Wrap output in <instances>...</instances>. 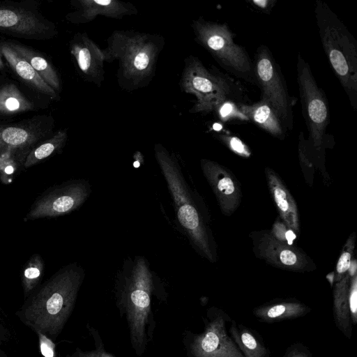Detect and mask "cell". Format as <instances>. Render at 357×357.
<instances>
[{
    "label": "cell",
    "instance_id": "6da1fadb",
    "mask_svg": "<svg viewBox=\"0 0 357 357\" xmlns=\"http://www.w3.org/2000/svg\"><path fill=\"white\" fill-rule=\"evenodd\" d=\"M114 295L120 317L128 326L131 348L141 357L154 339V303L167 298L164 283L144 257H128L116 273Z\"/></svg>",
    "mask_w": 357,
    "mask_h": 357
},
{
    "label": "cell",
    "instance_id": "7a4b0ae2",
    "mask_svg": "<svg viewBox=\"0 0 357 357\" xmlns=\"http://www.w3.org/2000/svg\"><path fill=\"white\" fill-rule=\"evenodd\" d=\"M153 150L182 231L199 255L211 262L215 261V250L204 210L186 181L178 160L161 144H155Z\"/></svg>",
    "mask_w": 357,
    "mask_h": 357
},
{
    "label": "cell",
    "instance_id": "3957f363",
    "mask_svg": "<svg viewBox=\"0 0 357 357\" xmlns=\"http://www.w3.org/2000/svg\"><path fill=\"white\" fill-rule=\"evenodd\" d=\"M165 39L159 34L133 30H116L104 49L107 62L118 61L119 86L132 91L148 86L155 76Z\"/></svg>",
    "mask_w": 357,
    "mask_h": 357
},
{
    "label": "cell",
    "instance_id": "277c9868",
    "mask_svg": "<svg viewBox=\"0 0 357 357\" xmlns=\"http://www.w3.org/2000/svg\"><path fill=\"white\" fill-rule=\"evenodd\" d=\"M84 277V268L76 263L59 270L26 307L27 324L36 332L56 338L73 312Z\"/></svg>",
    "mask_w": 357,
    "mask_h": 357
},
{
    "label": "cell",
    "instance_id": "5b68a950",
    "mask_svg": "<svg viewBox=\"0 0 357 357\" xmlns=\"http://www.w3.org/2000/svg\"><path fill=\"white\" fill-rule=\"evenodd\" d=\"M315 17L324 51L352 107L357 104V43L326 3L316 1Z\"/></svg>",
    "mask_w": 357,
    "mask_h": 357
},
{
    "label": "cell",
    "instance_id": "8992f818",
    "mask_svg": "<svg viewBox=\"0 0 357 357\" xmlns=\"http://www.w3.org/2000/svg\"><path fill=\"white\" fill-rule=\"evenodd\" d=\"M179 85L186 93L195 97L191 113L206 114L227 100L245 103L242 86L234 79L213 67L206 68L196 56L184 60Z\"/></svg>",
    "mask_w": 357,
    "mask_h": 357
},
{
    "label": "cell",
    "instance_id": "52a82bcc",
    "mask_svg": "<svg viewBox=\"0 0 357 357\" xmlns=\"http://www.w3.org/2000/svg\"><path fill=\"white\" fill-rule=\"evenodd\" d=\"M195 40L204 47L226 71L236 77L256 84L253 61L246 50L235 42V33L225 23L202 17L191 24Z\"/></svg>",
    "mask_w": 357,
    "mask_h": 357
},
{
    "label": "cell",
    "instance_id": "ba28073f",
    "mask_svg": "<svg viewBox=\"0 0 357 357\" xmlns=\"http://www.w3.org/2000/svg\"><path fill=\"white\" fill-rule=\"evenodd\" d=\"M204 330L185 329L182 344L188 357H245L229 333L232 318L222 309L211 306L202 317Z\"/></svg>",
    "mask_w": 357,
    "mask_h": 357
},
{
    "label": "cell",
    "instance_id": "9c48e42d",
    "mask_svg": "<svg viewBox=\"0 0 357 357\" xmlns=\"http://www.w3.org/2000/svg\"><path fill=\"white\" fill-rule=\"evenodd\" d=\"M297 82L302 112L313 148L320 151L326 141L330 123L328 103L324 91L317 84L310 65L298 54L296 64Z\"/></svg>",
    "mask_w": 357,
    "mask_h": 357
},
{
    "label": "cell",
    "instance_id": "30bf717a",
    "mask_svg": "<svg viewBox=\"0 0 357 357\" xmlns=\"http://www.w3.org/2000/svg\"><path fill=\"white\" fill-rule=\"evenodd\" d=\"M253 65L261 99L273 108L285 130H291L295 99L289 95L280 68L266 45L257 48Z\"/></svg>",
    "mask_w": 357,
    "mask_h": 357
},
{
    "label": "cell",
    "instance_id": "8fae6325",
    "mask_svg": "<svg viewBox=\"0 0 357 357\" xmlns=\"http://www.w3.org/2000/svg\"><path fill=\"white\" fill-rule=\"evenodd\" d=\"M0 33L45 40L58 34L56 24L45 17L33 1L0 2Z\"/></svg>",
    "mask_w": 357,
    "mask_h": 357
},
{
    "label": "cell",
    "instance_id": "7c38bea8",
    "mask_svg": "<svg viewBox=\"0 0 357 357\" xmlns=\"http://www.w3.org/2000/svg\"><path fill=\"white\" fill-rule=\"evenodd\" d=\"M91 186L84 179L68 181L38 199L27 214L29 220L56 217L79 208L89 198Z\"/></svg>",
    "mask_w": 357,
    "mask_h": 357
},
{
    "label": "cell",
    "instance_id": "4fadbf2b",
    "mask_svg": "<svg viewBox=\"0 0 357 357\" xmlns=\"http://www.w3.org/2000/svg\"><path fill=\"white\" fill-rule=\"evenodd\" d=\"M51 116H38L12 124H0V155L29 153L37 143L51 135Z\"/></svg>",
    "mask_w": 357,
    "mask_h": 357
},
{
    "label": "cell",
    "instance_id": "5bb4252c",
    "mask_svg": "<svg viewBox=\"0 0 357 357\" xmlns=\"http://www.w3.org/2000/svg\"><path fill=\"white\" fill-rule=\"evenodd\" d=\"M70 52L82 77L100 86L105 79V62H107L105 50L86 33H77L70 41Z\"/></svg>",
    "mask_w": 357,
    "mask_h": 357
},
{
    "label": "cell",
    "instance_id": "9a60e30c",
    "mask_svg": "<svg viewBox=\"0 0 357 357\" xmlns=\"http://www.w3.org/2000/svg\"><path fill=\"white\" fill-rule=\"evenodd\" d=\"M202 171L225 215H231L238 206L241 192L237 181L222 165L208 160L200 161Z\"/></svg>",
    "mask_w": 357,
    "mask_h": 357
},
{
    "label": "cell",
    "instance_id": "2e32d148",
    "mask_svg": "<svg viewBox=\"0 0 357 357\" xmlns=\"http://www.w3.org/2000/svg\"><path fill=\"white\" fill-rule=\"evenodd\" d=\"M70 4L74 10L66 18L73 24L88 23L98 16L120 20L138 13L132 3L118 0H73Z\"/></svg>",
    "mask_w": 357,
    "mask_h": 357
},
{
    "label": "cell",
    "instance_id": "e0dca14e",
    "mask_svg": "<svg viewBox=\"0 0 357 357\" xmlns=\"http://www.w3.org/2000/svg\"><path fill=\"white\" fill-rule=\"evenodd\" d=\"M257 243L259 255L268 262L295 271L306 268L307 261L305 256L297 249L278 240L271 234H264Z\"/></svg>",
    "mask_w": 357,
    "mask_h": 357
},
{
    "label": "cell",
    "instance_id": "ac0fdd59",
    "mask_svg": "<svg viewBox=\"0 0 357 357\" xmlns=\"http://www.w3.org/2000/svg\"><path fill=\"white\" fill-rule=\"evenodd\" d=\"M0 51L13 72L31 89L54 100L59 98V93L50 86L32 66L9 45L7 40H0Z\"/></svg>",
    "mask_w": 357,
    "mask_h": 357
},
{
    "label": "cell",
    "instance_id": "d6986e66",
    "mask_svg": "<svg viewBox=\"0 0 357 357\" xmlns=\"http://www.w3.org/2000/svg\"><path fill=\"white\" fill-rule=\"evenodd\" d=\"M312 308L295 298H278L253 308L252 312L261 323L273 324L306 316Z\"/></svg>",
    "mask_w": 357,
    "mask_h": 357
},
{
    "label": "cell",
    "instance_id": "ffe728a7",
    "mask_svg": "<svg viewBox=\"0 0 357 357\" xmlns=\"http://www.w3.org/2000/svg\"><path fill=\"white\" fill-rule=\"evenodd\" d=\"M265 173L268 188L280 216L289 229L294 232H299L298 209L290 192L273 169L267 167Z\"/></svg>",
    "mask_w": 357,
    "mask_h": 357
},
{
    "label": "cell",
    "instance_id": "44dd1931",
    "mask_svg": "<svg viewBox=\"0 0 357 357\" xmlns=\"http://www.w3.org/2000/svg\"><path fill=\"white\" fill-rule=\"evenodd\" d=\"M242 113L249 121L255 123L272 136L280 139L285 137L286 130L273 108L261 99L253 104L240 103Z\"/></svg>",
    "mask_w": 357,
    "mask_h": 357
},
{
    "label": "cell",
    "instance_id": "7402d4cb",
    "mask_svg": "<svg viewBox=\"0 0 357 357\" xmlns=\"http://www.w3.org/2000/svg\"><path fill=\"white\" fill-rule=\"evenodd\" d=\"M229 333L245 357H271V351L257 331L232 319Z\"/></svg>",
    "mask_w": 357,
    "mask_h": 357
},
{
    "label": "cell",
    "instance_id": "603a6c76",
    "mask_svg": "<svg viewBox=\"0 0 357 357\" xmlns=\"http://www.w3.org/2000/svg\"><path fill=\"white\" fill-rule=\"evenodd\" d=\"M350 276L346 274L336 282L333 289V314L335 326L348 339L353 335V324L349 307Z\"/></svg>",
    "mask_w": 357,
    "mask_h": 357
},
{
    "label": "cell",
    "instance_id": "cb8c5ba5",
    "mask_svg": "<svg viewBox=\"0 0 357 357\" xmlns=\"http://www.w3.org/2000/svg\"><path fill=\"white\" fill-rule=\"evenodd\" d=\"M8 41V40H7ZM9 45L24 58L40 77L58 93L61 91V80L52 63L33 49L17 41H8Z\"/></svg>",
    "mask_w": 357,
    "mask_h": 357
},
{
    "label": "cell",
    "instance_id": "d4e9b609",
    "mask_svg": "<svg viewBox=\"0 0 357 357\" xmlns=\"http://www.w3.org/2000/svg\"><path fill=\"white\" fill-rule=\"evenodd\" d=\"M35 107L14 83H6L0 86L1 116L25 113L35 109Z\"/></svg>",
    "mask_w": 357,
    "mask_h": 357
},
{
    "label": "cell",
    "instance_id": "484cf974",
    "mask_svg": "<svg viewBox=\"0 0 357 357\" xmlns=\"http://www.w3.org/2000/svg\"><path fill=\"white\" fill-rule=\"evenodd\" d=\"M68 138L66 129L56 131L49 139L34 147L26 156L24 162L25 167H29L48 158L54 153L60 151L65 145Z\"/></svg>",
    "mask_w": 357,
    "mask_h": 357
},
{
    "label": "cell",
    "instance_id": "4316f807",
    "mask_svg": "<svg viewBox=\"0 0 357 357\" xmlns=\"http://www.w3.org/2000/svg\"><path fill=\"white\" fill-rule=\"evenodd\" d=\"M44 271L41 257L36 254L25 266L22 275V284L25 294L30 292L37 284Z\"/></svg>",
    "mask_w": 357,
    "mask_h": 357
},
{
    "label": "cell",
    "instance_id": "83f0119b",
    "mask_svg": "<svg viewBox=\"0 0 357 357\" xmlns=\"http://www.w3.org/2000/svg\"><path fill=\"white\" fill-rule=\"evenodd\" d=\"M87 329L93 339L94 348L88 351L77 348L75 352L68 357H116L106 350L104 342L97 328L88 324Z\"/></svg>",
    "mask_w": 357,
    "mask_h": 357
},
{
    "label": "cell",
    "instance_id": "f1b7e54d",
    "mask_svg": "<svg viewBox=\"0 0 357 357\" xmlns=\"http://www.w3.org/2000/svg\"><path fill=\"white\" fill-rule=\"evenodd\" d=\"M239 105V102L234 100H227L219 105L213 112L222 121L226 122L232 119L249 121L241 111Z\"/></svg>",
    "mask_w": 357,
    "mask_h": 357
},
{
    "label": "cell",
    "instance_id": "f546056e",
    "mask_svg": "<svg viewBox=\"0 0 357 357\" xmlns=\"http://www.w3.org/2000/svg\"><path fill=\"white\" fill-rule=\"evenodd\" d=\"M347 248L345 249L340 255L336 266V282L340 280L347 272H348L351 263V255L354 248V241L348 242L347 244Z\"/></svg>",
    "mask_w": 357,
    "mask_h": 357
},
{
    "label": "cell",
    "instance_id": "4dcf8cb0",
    "mask_svg": "<svg viewBox=\"0 0 357 357\" xmlns=\"http://www.w3.org/2000/svg\"><path fill=\"white\" fill-rule=\"evenodd\" d=\"M218 138L236 154L243 157H249L250 155V150L238 137L221 134L218 136Z\"/></svg>",
    "mask_w": 357,
    "mask_h": 357
},
{
    "label": "cell",
    "instance_id": "1f68e13d",
    "mask_svg": "<svg viewBox=\"0 0 357 357\" xmlns=\"http://www.w3.org/2000/svg\"><path fill=\"white\" fill-rule=\"evenodd\" d=\"M349 287V307L353 326L357 324V275L350 277Z\"/></svg>",
    "mask_w": 357,
    "mask_h": 357
},
{
    "label": "cell",
    "instance_id": "d6a6232c",
    "mask_svg": "<svg viewBox=\"0 0 357 357\" xmlns=\"http://www.w3.org/2000/svg\"><path fill=\"white\" fill-rule=\"evenodd\" d=\"M272 235L278 240L289 245L292 244L293 241L296 238L294 231L280 222L274 225Z\"/></svg>",
    "mask_w": 357,
    "mask_h": 357
},
{
    "label": "cell",
    "instance_id": "836d02e7",
    "mask_svg": "<svg viewBox=\"0 0 357 357\" xmlns=\"http://www.w3.org/2000/svg\"><path fill=\"white\" fill-rule=\"evenodd\" d=\"M282 357H313L307 346L300 342H294L285 350Z\"/></svg>",
    "mask_w": 357,
    "mask_h": 357
},
{
    "label": "cell",
    "instance_id": "e575fe53",
    "mask_svg": "<svg viewBox=\"0 0 357 357\" xmlns=\"http://www.w3.org/2000/svg\"><path fill=\"white\" fill-rule=\"evenodd\" d=\"M39 337L40 349L44 357H55V344L47 336L37 332Z\"/></svg>",
    "mask_w": 357,
    "mask_h": 357
},
{
    "label": "cell",
    "instance_id": "d590c367",
    "mask_svg": "<svg viewBox=\"0 0 357 357\" xmlns=\"http://www.w3.org/2000/svg\"><path fill=\"white\" fill-rule=\"evenodd\" d=\"M5 66L4 62H3V56L0 51V70H1Z\"/></svg>",
    "mask_w": 357,
    "mask_h": 357
}]
</instances>
